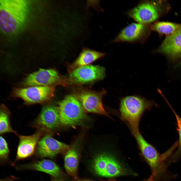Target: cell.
<instances>
[{"label": "cell", "instance_id": "ba28073f", "mask_svg": "<svg viewBox=\"0 0 181 181\" xmlns=\"http://www.w3.org/2000/svg\"><path fill=\"white\" fill-rule=\"evenodd\" d=\"M161 3L143 1L127 12L128 15L137 23L148 24L156 20L162 10Z\"/></svg>", "mask_w": 181, "mask_h": 181}, {"label": "cell", "instance_id": "e0dca14e", "mask_svg": "<svg viewBox=\"0 0 181 181\" xmlns=\"http://www.w3.org/2000/svg\"><path fill=\"white\" fill-rule=\"evenodd\" d=\"M78 164V154L74 147H70L67 152L64 158V165L67 172L76 177Z\"/></svg>", "mask_w": 181, "mask_h": 181}, {"label": "cell", "instance_id": "8992f818", "mask_svg": "<svg viewBox=\"0 0 181 181\" xmlns=\"http://www.w3.org/2000/svg\"><path fill=\"white\" fill-rule=\"evenodd\" d=\"M55 89L51 86H32L24 88H14L12 96L22 99L26 105L46 103L54 96Z\"/></svg>", "mask_w": 181, "mask_h": 181}, {"label": "cell", "instance_id": "603a6c76", "mask_svg": "<svg viewBox=\"0 0 181 181\" xmlns=\"http://www.w3.org/2000/svg\"><path fill=\"white\" fill-rule=\"evenodd\" d=\"M9 153L8 144L5 139L2 137H0V157L2 160L8 159Z\"/></svg>", "mask_w": 181, "mask_h": 181}, {"label": "cell", "instance_id": "9c48e42d", "mask_svg": "<svg viewBox=\"0 0 181 181\" xmlns=\"http://www.w3.org/2000/svg\"><path fill=\"white\" fill-rule=\"evenodd\" d=\"M105 74V68L103 67L89 65L72 71L68 79L70 84H87L103 79Z\"/></svg>", "mask_w": 181, "mask_h": 181}, {"label": "cell", "instance_id": "484cf974", "mask_svg": "<svg viewBox=\"0 0 181 181\" xmlns=\"http://www.w3.org/2000/svg\"><path fill=\"white\" fill-rule=\"evenodd\" d=\"M178 66L181 68V61L178 64Z\"/></svg>", "mask_w": 181, "mask_h": 181}, {"label": "cell", "instance_id": "30bf717a", "mask_svg": "<svg viewBox=\"0 0 181 181\" xmlns=\"http://www.w3.org/2000/svg\"><path fill=\"white\" fill-rule=\"evenodd\" d=\"M60 123L57 107L51 105H44L33 123V126L44 134H51Z\"/></svg>", "mask_w": 181, "mask_h": 181}, {"label": "cell", "instance_id": "4316f807", "mask_svg": "<svg viewBox=\"0 0 181 181\" xmlns=\"http://www.w3.org/2000/svg\"><path fill=\"white\" fill-rule=\"evenodd\" d=\"M109 181H117L113 179H111Z\"/></svg>", "mask_w": 181, "mask_h": 181}, {"label": "cell", "instance_id": "5b68a950", "mask_svg": "<svg viewBox=\"0 0 181 181\" xmlns=\"http://www.w3.org/2000/svg\"><path fill=\"white\" fill-rule=\"evenodd\" d=\"M70 84L68 79L61 75L56 69L40 68L30 74L21 82L25 87L32 86H66Z\"/></svg>", "mask_w": 181, "mask_h": 181}, {"label": "cell", "instance_id": "2e32d148", "mask_svg": "<svg viewBox=\"0 0 181 181\" xmlns=\"http://www.w3.org/2000/svg\"><path fill=\"white\" fill-rule=\"evenodd\" d=\"M22 169L35 170L43 172L55 177H58L61 174L59 166L54 162L48 159H43L23 165Z\"/></svg>", "mask_w": 181, "mask_h": 181}, {"label": "cell", "instance_id": "9a60e30c", "mask_svg": "<svg viewBox=\"0 0 181 181\" xmlns=\"http://www.w3.org/2000/svg\"><path fill=\"white\" fill-rule=\"evenodd\" d=\"M105 55L104 53L83 47L78 57L69 66V71L70 72L78 67L89 65Z\"/></svg>", "mask_w": 181, "mask_h": 181}, {"label": "cell", "instance_id": "5bb4252c", "mask_svg": "<svg viewBox=\"0 0 181 181\" xmlns=\"http://www.w3.org/2000/svg\"><path fill=\"white\" fill-rule=\"evenodd\" d=\"M43 135L44 134L43 132L37 130L30 135H19V141L17 150L16 159H24L32 155L39 140Z\"/></svg>", "mask_w": 181, "mask_h": 181}, {"label": "cell", "instance_id": "d6986e66", "mask_svg": "<svg viewBox=\"0 0 181 181\" xmlns=\"http://www.w3.org/2000/svg\"><path fill=\"white\" fill-rule=\"evenodd\" d=\"M10 112L4 104L1 105L0 110V133L3 134L7 133H13L17 134L12 128L10 122Z\"/></svg>", "mask_w": 181, "mask_h": 181}, {"label": "cell", "instance_id": "ac0fdd59", "mask_svg": "<svg viewBox=\"0 0 181 181\" xmlns=\"http://www.w3.org/2000/svg\"><path fill=\"white\" fill-rule=\"evenodd\" d=\"M125 173L124 169L111 154L108 153L106 166L103 176L113 177L123 175Z\"/></svg>", "mask_w": 181, "mask_h": 181}, {"label": "cell", "instance_id": "3957f363", "mask_svg": "<svg viewBox=\"0 0 181 181\" xmlns=\"http://www.w3.org/2000/svg\"><path fill=\"white\" fill-rule=\"evenodd\" d=\"M142 154L150 166L155 179L165 180L168 177L165 160L171 153L169 150L160 154L156 149L148 142L140 132L132 135Z\"/></svg>", "mask_w": 181, "mask_h": 181}, {"label": "cell", "instance_id": "44dd1931", "mask_svg": "<svg viewBox=\"0 0 181 181\" xmlns=\"http://www.w3.org/2000/svg\"><path fill=\"white\" fill-rule=\"evenodd\" d=\"M108 153L104 152L98 155L94 160L93 167L95 172L103 176L105 169Z\"/></svg>", "mask_w": 181, "mask_h": 181}, {"label": "cell", "instance_id": "4fadbf2b", "mask_svg": "<svg viewBox=\"0 0 181 181\" xmlns=\"http://www.w3.org/2000/svg\"><path fill=\"white\" fill-rule=\"evenodd\" d=\"M175 61L181 57V27L164 40L156 51Z\"/></svg>", "mask_w": 181, "mask_h": 181}, {"label": "cell", "instance_id": "83f0119b", "mask_svg": "<svg viewBox=\"0 0 181 181\" xmlns=\"http://www.w3.org/2000/svg\"><path fill=\"white\" fill-rule=\"evenodd\" d=\"M52 181H61L60 180H58V179H54Z\"/></svg>", "mask_w": 181, "mask_h": 181}, {"label": "cell", "instance_id": "d4e9b609", "mask_svg": "<svg viewBox=\"0 0 181 181\" xmlns=\"http://www.w3.org/2000/svg\"><path fill=\"white\" fill-rule=\"evenodd\" d=\"M77 181H92L91 180H87V179H78Z\"/></svg>", "mask_w": 181, "mask_h": 181}, {"label": "cell", "instance_id": "7c38bea8", "mask_svg": "<svg viewBox=\"0 0 181 181\" xmlns=\"http://www.w3.org/2000/svg\"><path fill=\"white\" fill-rule=\"evenodd\" d=\"M50 134L42 136L37 146V153L41 157L52 158L59 153L67 151L69 146L54 138Z\"/></svg>", "mask_w": 181, "mask_h": 181}, {"label": "cell", "instance_id": "cb8c5ba5", "mask_svg": "<svg viewBox=\"0 0 181 181\" xmlns=\"http://www.w3.org/2000/svg\"><path fill=\"white\" fill-rule=\"evenodd\" d=\"M155 180L154 176L152 174L150 177L145 181H155Z\"/></svg>", "mask_w": 181, "mask_h": 181}, {"label": "cell", "instance_id": "277c9868", "mask_svg": "<svg viewBox=\"0 0 181 181\" xmlns=\"http://www.w3.org/2000/svg\"><path fill=\"white\" fill-rule=\"evenodd\" d=\"M60 123L73 126L82 124L87 119L79 100L74 95L67 96L58 103Z\"/></svg>", "mask_w": 181, "mask_h": 181}, {"label": "cell", "instance_id": "6da1fadb", "mask_svg": "<svg viewBox=\"0 0 181 181\" xmlns=\"http://www.w3.org/2000/svg\"><path fill=\"white\" fill-rule=\"evenodd\" d=\"M156 105L153 101L141 97L128 96L120 99L119 109L114 113L127 125L131 134L140 131L139 123L143 114Z\"/></svg>", "mask_w": 181, "mask_h": 181}, {"label": "cell", "instance_id": "7402d4cb", "mask_svg": "<svg viewBox=\"0 0 181 181\" xmlns=\"http://www.w3.org/2000/svg\"><path fill=\"white\" fill-rule=\"evenodd\" d=\"M175 116L176 121L177 130L178 134V140L177 142L178 148L177 150L171 156L169 159V163L175 162L181 157V118L176 113L170 106Z\"/></svg>", "mask_w": 181, "mask_h": 181}, {"label": "cell", "instance_id": "52a82bcc", "mask_svg": "<svg viewBox=\"0 0 181 181\" xmlns=\"http://www.w3.org/2000/svg\"><path fill=\"white\" fill-rule=\"evenodd\" d=\"M74 92V95L80 102L85 111L103 115L112 119L105 110L102 103L103 97L106 93L105 90L97 92L80 88Z\"/></svg>", "mask_w": 181, "mask_h": 181}, {"label": "cell", "instance_id": "7a4b0ae2", "mask_svg": "<svg viewBox=\"0 0 181 181\" xmlns=\"http://www.w3.org/2000/svg\"><path fill=\"white\" fill-rule=\"evenodd\" d=\"M0 28L4 33L17 31L27 16L28 2L25 0H0Z\"/></svg>", "mask_w": 181, "mask_h": 181}, {"label": "cell", "instance_id": "8fae6325", "mask_svg": "<svg viewBox=\"0 0 181 181\" xmlns=\"http://www.w3.org/2000/svg\"><path fill=\"white\" fill-rule=\"evenodd\" d=\"M150 27L147 24L131 23L123 28L112 42L144 43L149 34Z\"/></svg>", "mask_w": 181, "mask_h": 181}, {"label": "cell", "instance_id": "ffe728a7", "mask_svg": "<svg viewBox=\"0 0 181 181\" xmlns=\"http://www.w3.org/2000/svg\"><path fill=\"white\" fill-rule=\"evenodd\" d=\"M181 27V24L169 22H161L155 23L150 27L151 30L160 34L169 35Z\"/></svg>", "mask_w": 181, "mask_h": 181}]
</instances>
